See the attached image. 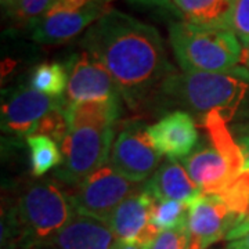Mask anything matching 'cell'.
I'll return each mask as SVG.
<instances>
[{"label":"cell","mask_w":249,"mask_h":249,"mask_svg":"<svg viewBox=\"0 0 249 249\" xmlns=\"http://www.w3.org/2000/svg\"><path fill=\"white\" fill-rule=\"evenodd\" d=\"M151 104L158 109L181 108L201 119L211 112H219L226 122L249 118V70L235 67L222 72H175Z\"/></svg>","instance_id":"obj_2"},{"label":"cell","mask_w":249,"mask_h":249,"mask_svg":"<svg viewBox=\"0 0 249 249\" xmlns=\"http://www.w3.org/2000/svg\"><path fill=\"white\" fill-rule=\"evenodd\" d=\"M235 216L219 194H201L188 204V249H208L226 238L235 226Z\"/></svg>","instance_id":"obj_11"},{"label":"cell","mask_w":249,"mask_h":249,"mask_svg":"<svg viewBox=\"0 0 249 249\" xmlns=\"http://www.w3.org/2000/svg\"><path fill=\"white\" fill-rule=\"evenodd\" d=\"M181 162L204 194H220L235 178L230 163L213 145L196 147Z\"/></svg>","instance_id":"obj_14"},{"label":"cell","mask_w":249,"mask_h":249,"mask_svg":"<svg viewBox=\"0 0 249 249\" xmlns=\"http://www.w3.org/2000/svg\"><path fill=\"white\" fill-rule=\"evenodd\" d=\"M112 127H76L70 129V133L61 144L64 160L55 169L54 178L61 184L76 187L96 170L108 163L114 136Z\"/></svg>","instance_id":"obj_5"},{"label":"cell","mask_w":249,"mask_h":249,"mask_svg":"<svg viewBox=\"0 0 249 249\" xmlns=\"http://www.w3.org/2000/svg\"><path fill=\"white\" fill-rule=\"evenodd\" d=\"M68 86V68L62 62H43L29 75V88L53 98H64Z\"/></svg>","instance_id":"obj_20"},{"label":"cell","mask_w":249,"mask_h":249,"mask_svg":"<svg viewBox=\"0 0 249 249\" xmlns=\"http://www.w3.org/2000/svg\"><path fill=\"white\" fill-rule=\"evenodd\" d=\"M122 112L121 98L86 101L65 107V115L70 129L90 126V127H112Z\"/></svg>","instance_id":"obj_18"},{"label":"cell","mask_w":249,"mask_h":249,"mask_svg":"<svg viewBox=\"0 0 249 249\" xmlns=\"http://www.w3.org/2000/svg\"><path fill=\"white\" fill-rule=\"evenodd\" d=\"M237 144L240 147L242 158H244V170H249V129H247L245 132H242L238 136Z\"/></svg>","instance_id":"obj_27"},{"label":"cell","mask_w":249,"mask_h":249,"mask_svg":"<svg viewBox=\"0 0 249 249\" xmlns=\"http://www.w3.org/2000/svg\"><path fill=\"white\" fill-rule=\"evenodd\" d=\"M111 0H55L31 28V39L47 46L62 45L86 32L109 10Z\"/></svg>","instance_id":"obj_6"},{"label":"cell","mask_w":249,"mask_h":249,"mask_svg":"<svg viewBox=\"0 0 249 249\" xmlns=\"http://www.w3.org/2000/svg\"><path fill=\"white\" fill-rule=\"evenodd\" d=\"M140 188L137 183L118 173L108 162L73 187L70 194L76 213L107 223L116 208Z\"/></svg>","instance_id":"obj_7"},{"label":"cell","mask_w":249,"mask_h":249,"mask_svg":"<svg viewBox=\"0 0 249 249\" xmlns=\"http://www.w3.org/2000/svg\"><path fill=\"white\" fill-rule=\"evenodd\" d=\"M232 31L238 36L245 52L249 46V0H235Z\"/></svg>","instance_id":"obj_26"},{"label":"cell","mask_w":249,"mask_h":249,"mask_svg":"<svg viewBox=\"0 0 249 249\" xmlns=\"http://www.w3.org/2000/svg\"><path fill=\"white\" fill-rule=\"evenodd\" d=\"M147 1H150V0H147ZM158 1H160V0H158Z\"/></svg>","instance_id":"obj_33"},{"label":"cell","mask_w":249,"mask_h":249,"mask_svg":"<svg viewBox=\"0 0 249 249\" xmlns=\"http://www.w3.org/2000/svg\"><path fill=\"white\" fill-rule=\"evenodd\" d=\"M68 86L65 91V106L122 98L115 82L101 62L86 50L75 53L67 62Z\"/></svg>","instance_id":"obj_10"},{"label":"cell","mask_w":249,"mask_h":249,"mask_svg":"<svg viewBox=\"0 0 249 249\" xmlns=\"http://www.w3.org/2000/svg\"><path fill=\"white\" fill-rule=\"evenodd\" d=\"M148 134L158 152L170 160H184L196 150L199 139L194 118L181 109L170 111L148 126Z\"/></svg>","instance_id":"obj_13"},{"label":"cell","mask_w":249,"mask_h":249,"mask_svg":"<svg viewBox=\"0 0 249 249\" xmlns=\"http://www.w3.org/2000/svg\"><path fill=\"white\" fill-rule=\"evenodd\" d=\"M65 107L64 98L49 97L29 86L10 90L1 103V130L16 137H29L46 114Z\"/></svg>","instance_id":"obj_9"},{"label":"cell","mask_w":249,"mask_h":249,"mask_svg":"<svg viewBox=\"0 0 249 249\" xmlns=\"http://www.w3.org/2000/svg\"><path fill=\"white\" fill-rule=\"evenodd\" d=\"M160 157L148 134V126L142 121H133L119 132L108 162L127 180L142 183L157 172Z\"/></svg>","instance_id":"obj_8"},{"label":"cell","mask_w":249,"mask_h":249,"mask_svg":"<svg viewBox=\"0 0 249 249\" xmlns=\"http://www.w3.org/2000/svg\"><path fill=\"white\" fill-rule=\"evenodd\" d=\"M13 205L21 240L31 249L43 248L78 214L71 194L54 178L28 183Z\"/></svg>","instance_id":"obj_3"},{"label":"cell","mask_w":249,"mask_h":249,"mask_svg":"<svg viewBox=\"0 0 249 249\" xmlns=\"http://www.w3.org/2000/svg\"><path fill=\"white\" fill-rule=\"evenodd\" d=\"M190 247V232L186 224L176 229L165 230L158 234L145 249H188Z\"/></svg>","instance_id":"obj_25"},{"label":"cell","mask_w":249,"mask_h":249,"mask_svg":"<svg viewBox=\"0 0 249 249\" xmlns=\"http://www.w3.org/2000/svg\"><path fill=\"white\" fill-rule=\"evenodd\" d=\"M188 219V204L169 201V199H155L152 201L150 222L160 232L170 229H176L186 224Z\"/></svg>","instance_id":"obj_22"},{"label":"cell","mask_w":249,"mask_h":249,"mask_svg":"<svg viewBox=\"0 0 249 249\" xmlns=\"http://www.w3.org/2000/svg\"><path fill=\"white\" fill-rule=\"evenodd\" d=\"M1 249H31L27 247L22 241H7V242H1Z\"/></svg>","instance_id":"obj_29"},{"label":"cell","mask_w":249,"mask_h":249,"mask_svg":"<svg viewBox=\"0 0 249 249\" xmlns=\"http://www.w3.org/2000/svg\"><path fill=\"white\" fill-rule=\"evenodd\" d=\"M219 196L237 220L234 229L226 237V240L231 242L249 232V170H244Z\"/></svg>","instance_id":"obj_19"},{"label":"cell","mask_w":249,"mask_h":249,"mask_svg":"<svg viewBox=\"0 0 249 249\" xmlns=\"http://www.w3.org/2000/svg\"><path fill=\"white\" fill-rule=\"evenodd\" d=\"M31 152V170L35 178H40L50 170L61 166L64 157L58 144L50 137L32 134L27 137Z\"/></svg>","instance_id":"obj_21"},{"label":"cell","mask_w":249,"mask_h":249,"mask_svg":"<svg viewBox=\"0 0 249 249\" xmlns=\"http://www.w3.org/2000/svg\"><path fill=\"white\" fill-rule=\"evenodd\" d=\"M169 42L183 72H222L238 65L244 47L232 29L206 28L184 21L168 25Z\"/></svg>","instance_id":"obj_4"},{"label":"cell","mask_w":249,"mask_h":249,"mask_svg":"<svg viewBox=\"0 0 249 249\" xmlns=\"http://www.w3.org/2000/svg\"><path fill=\"white\" fill-rule=\"evenodd\" d=\"M112 249H145L139 245H134V244H127V242H122V241H116L114 244Z\"/></svg>","instance_id":"obj_30"},{"label":"cell","mask_w":249,"mask_h":249,"mask_svg":"<svg viewBox=\"0 0 249 249\" xmlns=\"http://www.w3.org/2000/svg\"><path fill=\"white\" fill-rule=\"evenodd\" d=\"M181 21L206 28L232 29L235 0H165Z\"/></svg>","instance_id":"obj_17"},{"label":"cell","mask_w":249,"mask_h":249,"mask_svg":"<svg viewBox=\"0 0 249 249\" xmlns=\"http://www.w3.org/2000/svg\"><path fill=\"white\" fill-rule=\"evenodd\" d=\"M154 198L142 186L112 212L107 224L116 241L147 248L160 231L150 222Z\"/></svg>","instance_id":"obj_12"},{"label":"cell","mask_w":249,"mask_h":249,"mask_svg":"<svg viewBox=\"0 0 249 249\" xmlns=\"http://www.w3.org/2000/svg\"><path fill=\"white\" fill-rule=\"evenodd\" d=\"M55 0H16L9 9L6 17L16 28H31L45 16Z\"/></svg>","instance_id":"obj_23"},{"label":"cell","mask_w":249,"mask_h":249,"mask_svg":"<svg viewBox=\"0 0 249 249\" xmlns=\"http://www.w3.org/2000/svg\"><path fill=\"white\" fill-rule=\"evenodd\" d=\"M144 187L155 199H169L187 204L202 194L199 187L188 176L186 168L178 160H170L160 165Z\"/></svg>","instance_id":"obj_16"},{"label":"cell","mask_w":249,"mask_h":249,"mask_svg":"<svg viewBox=\"0 0 249 249\" xmlns=\"http://www.w3.org/2000/svg\"><path fill=\"white\" fill-rule=\"evenodd\" d=\"M227 249H249V232L242 235L238 240L231 241L227 245Z\"/></svg>","instance_id":"obj_28"},{"label":"cell","mask_w":249,"mask_h":249,"mask_svg":"<svg viewBox=\"0 0 249 249\" xmlns=\"http://www.w3.org/2000/svg\"><path fill=\"white\" fill-rule=\"evenodd\" d=\"M0 1H1V7L6 10V9H9L10 6H11L16 0H0Z\"/></svg>","instance_id":"obj_31"},{"label":"cell","mask_w":249,"mask_h":249,"mask_svg":"<svg viewBox=\"0 0 249 249\" xmlns=\"http://www.w3.org/2000/svg\"><path fill=\"white\" fill-rule=\"evenodd\" d=\"M244 60H245V64H247V68L249 70V46H248V49L245 50V54H244Z\"/></svg>","instance_id":"obj_32"},{"label":"cell","mask_w":249,"mask_h":249,"mask_svg":"<svg viewBox=\"0 0 249 249\" xmlns=\"http://www.w3.org/2000/svg\"><path fill=\"white\" fill-rule=\"evenodd\" d=\"M115 240L114 232L106 222L76 214L40 249H112Z\"/></svg>","instance_id":"obj_15"},{"label":"cell","mask_w":249,"mask_h":249,"mask_svg":"<svg viewBox=\"0 0 249 249\" xmlns=\"http://www.w3.org/2000/svg\"><path fill=\"white\" fill-rule=\"evenodd\" d=\"M68 133H70V124L65 115V108H57L42 118L34 134L50 137L57 144H62Z\"/></svg>","instance_id":"obj_24"},{"label":"cell","mask_w":249,"mask_h":249,"mask_svg":"<svg viewBox=\"0 0 249 249\" xmlns=\"http://www.w3.org/2000/svg\"><path fill=\"white\" fill-rule=\"evenodd\" d=\"M104 65L132 109L150 107L163 82L175 73L158 29L109 9L85 32L80 42Z\"/></svg>","instance_id":"obj_1"}]
</instances>
